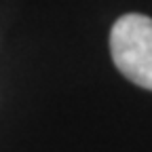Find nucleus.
Listing matches in <instances>:
<instances>
[{
  "label": "nucleus",
  "instance_id": "f257e3e1",
  "mask_svg": "<svg viewBox=\"0 0 152 152\" xmlns=\"http://www.w3.org/2000/svg\"><path fill=\"white\" fill-rule=\"evenodd\" d=\"M112 61L125 78L152 91V19L146 15H123L110 32Z\"/></svg>",
  "mask_w": 152,
  "mask_h": 152
}]
</instances>
